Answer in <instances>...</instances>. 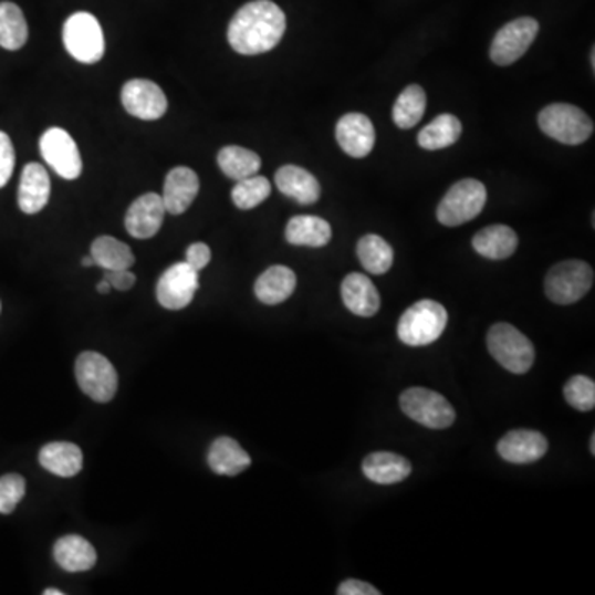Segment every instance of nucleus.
Instances as JSON below:
<instances>
[{
	"label": "nucleus",
	"mask_w": 595,
	"mask_h": 595,
	"mask_svg": "<svg viewBox=\"0 0 595 595\" xmlns=\"http://www.w3.org/2000/svg\"><path fill=\"white\" fill-rule=\"evenodd\" d=\"M546 437L536 430H511L498 443V453L514 464L533 463L546 455Z\"/></svg>",
	"instance_id": "a211bd4d"
},
{
	"label": "nucleus",
	"mask_w": 595,
	"mask_h": 595,
	"mask_svg": "<svg viewBox=\"0 0 595 595\" xmlns=\"http://www.w3.org/2000/svg\"><path fill=\"white\" fill-rule=\"evenodd\" d=\"M473 249L488 260L510 259L518 249V236L507 226H490L473 237Z\"/></svg>",
	"instance_id": "a878e982"
},
{
	"label": "nucleus",
	"mask_w": 595,
	"mask_h": 595,
	"mask_svg": "<svg viewBox=\"0 0 595 595\" xmlns=\"http://www.w3.org/2000/svg\"><path fill=\"white\" fill-rule=\"evenodd\" d=\"M286 242L298 247H320L327 246L333 230L330 222L316 216H296L290 220L285 230Z\"/></svg>",
	"instance_id": "bb28decb"
},
{
	"label": "nucleus",
	"mask_w": 595,
	"mask_h": 595,
	"mask_svg": "<svg viewBox=\"0 0 595 595\" xmlns=\"http://www.w3.org/2000/svg\"><path fill=\"white\" fill-rule=\"evenodd\" d=\"M272 194V184L267 177L250 176L247 179L237 180L232 189V200L239 209L250 210L265 202Z\"/></svg>",
	"instance_id": "72a5a7b5"
},
{
	"label": "nucleus",
	"mask_w": 595,
	"mask_h": 595,
	"mask_svg": "<svg viewBox=\"0 0 595 595\" xmlns=\"http://www.w3.org/2000/svg\"><path fill=\"white\" fill-rule=\"evenodd\" d=\"M53 557L66 573H86L95 567L98 554L85 537L69 534L56 541Z\"/></svg>",
	"instance_id": "412c9836"
},
{
	"label": "nucleus",
	"mask_w": 595,
	"mask_h": 595,
	"mask_svg": "<svg viewBox=\"0 0 595 595\" xmlns=\"http://www.w3.org/2000/svg\"><path fill=\"white\" fill-rule=\"evenodd\" d=\"M217 163H219L220 170L233 180L255 176L262 167L259 154L240 148V146H226V148L220 149L217 154Z\"/></svg>",
	"instance_id": "c756f323"
},
{
	"label": "nucleus",
	"mask_w": 595,
	"mask_h": 595,
	"mask_svg": "<svg viewBox=\"0 0 595 595\" xmlns=\"http://www.w3.org/2000/svg\"><path fill=\"white\" fill-rule=\"evenodd\" d=\"M207 461H209L210 470L213 473L226 474V477H236L252 464L250 455L230 437H220V439L213 440L209 448V455H207Z\"/></svg>",
	"instance_id": "5701e85b"
},
{
	"label": "nucleus",
	"mask_w": 595,
	"mask_h": 595,
	"mask_svg": "<svg viewBox=\"0 0 595 595\" xmlns=\"http://www.w3.org/2000/svg\"><path fill=\"white\" fill-rule=\"evenodd\" d=\"M166 207L163 197L156 192H148L138 197L129 206L125 217V227L129 236L138 240L153 239L164 223Z\"/></svg>",
	"instance_id": "4468645a"
},
{
	"label": "nucleus",
	"mask_w": 595,
	"mask_h": 595,
	"mask_svg": "<svg viewBox=\"0 0 595 595\" xmlns=\"http://www.w3.org/2000/svg\"><path fill=\"white\" fill-rule=\"evenodd\" d=\"M105 279L108 280L112 289L118 290V292H128L135 286L136 276L135 273L129 270H113V272H105Z\"/></svg>",
	"instance_id": "58836bf2"
},
{
	"label": "nucleus",
	"mask_w": 595,
	"mask_h": 595,
	"mask_svg": "<svg viewBox=\"0 0 595 595\" xmlns=\"http://www.w3.org/2000/svg\"><path fill=\"white\" fill-rule=\"evenodd\" d=\"M357 257L361 265L373 275H384L389 272L394 263V250L383 237L364 236L357 243Z\"/></svg>",
	"instance_id": "7c9ffc66"
},
{
	"label": "nucleus",
	"mask_w": 595,
	"mask_h": 595,
	"mask_svg": "<svg viewBox=\"0 0 595 595\" xmlns=\"http://www.w3.org/2000/svg\"><path fill=\"white\" fill-rule=\"evenodd\" d=\"M15 167V149L7 133L0 132V189L7 186Z\"/></svg>",
	"instance_id": "e433bc0d"
},
{
	"label": "nucleus",
	"mask_w": 595,
	"mask_h": 595,
	"mask_svg": "<svg viewBox=\"0 0 595 595\" xmlns=\"http://www.w3.org/2000/svg\"><path fill=\"white\" fill-rule=\"evenodd\" d=\"M461 123L457 116L440 115L419 133V146L427 150L450 148L460 139Z\"/></svg>",
	"instance_id": "2f4dec72"
},
{
	"label": "nucleus",
	"mask_w": 595,
	"mask_h": 595,
	"mask_svg": "<svg viewBox=\"0 0 595 595\" xmlns=\"http://www.w3.org/2000/svg\"><path fill=\"white\" fill-rule=\"evenodd\" d=\"M63 45L70 56L85 65H95L105 56V33L90 12H76L63 25Z\"/></svg>",
	"instance_id": "20e7f679"
},
{
	"label": "nucleus",
	"mask_w": 595,
	"mask_h": 595,
	"mask_svg": "<svg viewBox=\"0 0 595 595\" xmlns=\"http://www.w3.org/2000/svg\"><path fill=\"white\" fill-rule=\"evenodd\" d=\"M427 95L422 86L410 85L400 93L393 109L394 123L399 128L410 129L426 115Z\"/></svg>",
	"instance_id": "473e14b6"
},
{
	"label": "nucleus",
	"mask_w": 595,
	"mask_h": 595,
	"mask_svg": "<svg viewBox=\"0 0 595 595\" xmlns=\"http://www.w3.org/2000/svg\"><path fill=\"white\" fill-rule=\"evenodd\" d=\"M76 383L80 389L98 404H106L118 390V374L103 354L85 351L75 364Z\"/></svg>",
	"instance_id": "1a4fd4ad"
},
{
	"label": "nucleus",
	"mask_w": 595,
	"mask_h": 595,
	"mask_svg": "<svg viewBox=\"0 0 595 595\" xmlns=\"http://www.w3.org/2000/svg\"><path fill=\"white\" fill-rule=\"evenodd\" d=\"M29 40V25L22 9L13 2H0V46L10 52L22 49Z\"/></svg>",
	"instance_id": "c85d7f7f"
},
{
	"label": "nucleus",
	"mask_w": 595,
	"mask_h": 595,
	"mask_svg": "<svg viewBox=\"0 0 595 595\" xmlns=\"http://www.w3.org/2000/svg\"><path fill=\"white\" fill-rule=\"evenodd\" d=\"M123 108L143 122H156L167 112L163 88L150 80H129L122 90Z\"/></svg>",
	"instance_id": "ddd939ff"
},
{
	"label": "nucleus",
	"mask_w": 595,
	"mask_h": 595,
	"mask_svg": "<svg viewBox=\"0 0 595 595\" xmlns=\"http://www.w3.org/2000/svg\"><path fill=\"white\" fill-rule=\"evenodd\" d=\"M540 32V23L533 17H520L498 30L491 43V62L500 66L513 65L530 50Z\"/></svg>",
	"instance_id": "9d476101"
},
{
	"label": "nucleus",
	"mask_w": 595,
	"mask_h": 595,
	"mask_svg": "<svg viewBox=\"0 0 595 595\" xmlns=\"http://www.w3.org/2000/svg\"><path fill=\"white\" fill-rule=\"evenodd\" d=\"M564 397L570 406L581 413H591L595 407V383L586 376H574L564 386Z\"/></svg>",
	"instance_id": "f704fd0d"
},
{
	"label": "nucleus",
	"mask_w": 595,
	"mask_h": 595,
	"mask_svg": "<svg viewBox=\"0 0 595 595\" xmlns=\"http://www.w3.org/2000/svg\"><path fill=\"white\" fill-rule=\"evenodd\" d=\"M92 257L95 260V265L105 272L129 270L135 265V255H133L132 249L115 237H98L92 243Z\"/></svg>",
	"instance_id": "cd10ccee"
},
{
	"label": "nucleus",
	"mask_w": 595,
	"mask_h": 595,
	"mask_svg": "<svg viewBox=\"0 0 595 595\" xmlns=\"http://www.w3.org/2000/svg\"><path fill=\"white\" fill-rule=\"evenodd\" d=\"M45 595H62V591H59V589H46L45 593H43Z\"/></svg>",
	"instance_id": "37998d69"
},
{
	"label": "nucleus",
	"mask_w": 595,
	"mask_h": 595,
	"mask_svg": "<svg viewBox=\"0 0 595 595\" xmlns=\"http://www.w3.org/2000/svg\"><path fill=\"white\" fill-rule=\"evenodd\" d=\"M487 344L493 359L510 373L526 374L533 367L536 357L533 343L513 324H493Z\"/></svg>",
	"instance_id": "7ed1b4c3"
},
{
	"label": "nucleus",
	"mask_w": 595,
	"mask_h": 595,
	"mask_svg": "<svg viewBox=\"0 0 595 595\" xmlns=\"http://www.w3.org/2000/svg\"><path fill=\"white\" fill-rule=\"evenodd\" d=\"M285 30V12L275 2L253 0L230 20L227 39L240 55H262L282 42Z\"/></svg>",
	"instance_id": "f257e3e1"
},
{
	"label": "nucleus",
	"mask_w": 595,
	"mask_h": 595,
	"mask_svg": "<svg viewBox=\"0 0 595 595\" xmlns=\"http://www.w3.org/2000/svg\"><path fill=\"white\" fill-rule=\"evenodd\" d=\"M40 154L56 176L75 180L82 176L83 160L75 139L63 128L46 129L40 138Z\"/></svg>",
	"instance_id": "9b49d317"
},
{
	"label": "nucleus",
	"mask_w": 595,
	"mask_h": 595,
	"mask_svg": "<svg viewBox=\"0 0 595 595\" xmlns=\"http://www.w3.org/2000/svg\"><path fill=\"white\" fill-rule=\"evenodd\" d=\"M541 132L563 145L577 146L593 136L594 123L583 109L567 103L546 106L537 116Z\"/></svg>",
	"instance_id": "39448f33"
},
{
	"label": "nucleus",
	"mask_w": 595,
	"mask_h": 595,
	"mask_svg": "<svg viewBox=\"0 0 595 595\" xmlns=\"http://www.w3.org/2000/svg\"><path fill=\"white\" fill-rule=\"evenodd\" d=\"M96 289H98V293H102V295H108V293L112 292V285H109V282L106 279H103Z\"/></svg>",
	"instance_id": "a19ab883"
},
{
	"label": "nucleus",
	"mask_w": 595,
	"mask_h": 595,
	"mask_svg": "<svg viewBox=\"0 0 595 595\" xmlns=\"http://www.w3.org/2000/svg\"><path fill=\"white\" fill-rule=\"evenodd\" d=\"M341 296H343L344 306L356 316H374L380 307L379 292L363 273H349L343 280Z\"/></svg>",
	"instance_id": "aec40b11"
},
{
	"label": "nucleus",
	"mask_w": 595,
	"mask_h": 595,
	"mask_svg": "<svg viewBox=\"0 0 595 595\" xmlns=\"http://www.w3.org/2000/svg\"><path fill=\"white\" fill-rule=\"evenodd\" d=\"M487 203V187L477 179H463L453 184L437 209L442 226L458 227L477 219Z\"/></svg>",
	"instance_id": "0eeeda50"
},
{
	"label": "nucleus",
	"mask_w": 595,
	"mask_h": 595,
	"mask_svg": "<svg viewBox=\"0 0 595 595\" xmlns=\"http://www.w3.org/2000/svg\"><path fill=\"white\" fill-rule=\"evenodd\" d=\"M591 63H593V69H595V52L593 49V53H591Z\"/></svg>",
	"instance_id": "a18cd8bd"
},
{
	"label": "nucleus",
	"mask_w": 595,
	"mask_h": 595,
	"mask_svg": "<svg viewBox=\"0 0 595 595\" xmlns=\"http://www.w3.org/2000/svg\"><path fill=\"white\" fill-rule=\"evenodd\" d=\"M591 453L595 455V434L591 437Z\"/></svg>",
	"instance_id": "c03bdc74"
},
{
	"label": "nucleus",
	"mask_w": 595,
	"mask_h": 595,
	"mask_svg": "<svg viewBox=\"0 0 595 595\" xmlns=\"http://www.w3.org/2000/svg\"><path fill=\"white\" fill-rule=\"evenodd\" d=\"M50 192L52 182L45 167L39 163L27 164L20 176L19 196H17L20 210L27 216H35L45 209Z\"/></svg>",
	"instance_id": "f3484780"
},
{
	"label": "nucleus",
	"mask_w": 595,
	"mask_h": 595,
	"mask_svg": "<svg viewBox=\"0 0 595 595\" xmlns=\"http://www.w3.org/2000/svg\"><path fill=\"white\" fill-rule=\"evenodd\" d=\"M337 145L351 157L369 156L376 145V129L363 113H347L336 125Z\"/></svg>",
	"instance_id": "2eb2a0df"
},
{
	"label": "nucleus",
	"mask_w": 595,
	"mask_h": 595,
	"mask_svg": "<svg viewBox=\"0 0 595 595\" xmlns=\"http://www.w3.org/2000/svg\"><path fill=\"white\" fill-rule=\"evenodd\" d=\"M200 180L196 170L177 166L169 170L164 180L163 202L170 216H182L199 194Z\"/></svg>",
	"instance_id": "dca6fc26"
},
{
	"label": "nucleus",
	"mask_w": 595,
	"mask_h": 595,
	"mask_svg": "<svg viewBox=\"0 0 595 595\" xmlns=\"http://www.w3.org/2000/svg\"><path fill=\"white\" fill-rule=\"evenodd\" d=\"M296 275L283 265L270 267L255 282V295L262 303L280 304L295 293Z\"/></svg>",
	"instance_id": "b1692460"
},
{
	"label": "nucleus",
	"mask_w": 595,
	"mask_h": 595,
	"mask_svg": "<svg viewBox=\"0 0 595 595\" xmlns=\"http://www.w3.org/2000/svg\"><path fill=\"white\" fill-rule=\"evenodd\" d=\"M337 594L340 595H380L376 587L370 584L363 583V581L347 580L337 587Z\"/></svg>",
	"instance_id": "ea45409f"
},
{
	"label": "nucleus",
	"mask_w": 595,
	"mask_h": 595,
	"mask_svg": "<svg viewBox=\"0 0 595 595\" xmlns=\"http://www.w3.org/2000/svg\"><path fill=\"white\" fill-rule=\"evenodd\" d=\"M212 259V252H210L209 247L206 243L197 242L189 246L186 252V262L192 267L194 270L200 272V270L206 269Z\"/></svg>",
	"instance_id": "4c0bfd02"
},
{
	"label": "nucleus",
	"mask_w": 595,
	"mask_h": 595,
	"mask_svg": "<svg viewBox=\"0 0 595 595\" xmlns=\"http://www.w3.org/2000/svg\"><path fill=\"white\" fill-rule=\"evenodd\" d=\"M400 409L414 422L427 429H448L455 422V410L442 394L424 387H410L400 394Z\"/></svg>",
	"instance_id": "6e6552de"
},
{
	"label": "nucleus",
	"mask_w": 595,
	"mask_h": 595,
	"mask_svg": "<svg viewBox=\"0 0 595 595\" xmlns=\"http://www.w3.org/2000/svg\"><path fill=\"white\" fill-rule=\"evenodd\" d=\"M0 307H2V306H0Z\"/></svg>",
	"instance_id": "49530a36"
},
{
	"label": "nucleus",
	"mask_w": 595,
	"mask_h": 595,
	"mask_svg": "<svg viewBox=\"0 0 595 595\" xmlns=\"http://www.w3.org/2000/svg\"><path fill=\"white\" fill-rule=\"evenodd\" d=\"M199 290V272L187 262L169 267L160 275L156 286V296L160 306L170 311L184 310L192 303Z\"/></svg>",
	"instance_id": "f8f14e48"
},
{
	"label": "nucleus",
	"mask_w": 595,
	"mask_h": 595,
	"mask_svg": "<svg viewBox=\"0 0 595 595\" xmlns=\"http://www.w3.org/2000/svg\"><path fill=\"white\" fill-rule=\"evenodd\" d=\"M25 497V480L17 473L0 477V514H10Z\"/></svg>",
	"instance_id": "c9c22d12"
},
{
	"label": "nucleus",
	"mask_w": 595,
	"mask_h": 595,
	"mask_svg": "<svg viewBox=\"0 0 595 595\" xmlns=\"http://www.w3.org/2000/svg\"><path fill=\"white\" fill-rule=\"evenodd\" d=\"M593 285V267L583 260H567L550 270L544 282V292L553 303L573 304L586 296Z\"/></svg>",
	"instance_id": "423d86ee"
},
{
	"label": "nucleus",
	"mask_w": 595,
	"mask_h": 595,
	"mask_svg": "<svg viewBox=\"0 0 595 595\" xmlns=\"http://www.w3.org/2000/svg\"><path fill=\"white\" fill-rule=\"evenodd\" d=\"M447 323L448 314L442 304L422 300L404 311L397 324V334L407 346H429L442 336Z\"/></svg>",
	"instance_id": "f03ea898"
},
{
	"label": "nucleus",
	"mask_w": 595,
	"mask_h": 595,
	"mask_svg": "<svg viewBox=\"0 0 595 595\" xmlns=\"http://www.w3.org/2000/svg\"><path fill=\"white\" fill-rule=\"evenodd\" d=\"M39 461L50 473L72 478L83 468V453L75 443L52 442L40 450Z\"/></svg>",
	"instance_id": "393cba45"
},
{
	"label": "nucleus",
	"mask_w": 595,
	"mask_h": 595,
	"mask_svg": "<svg viewBox=\"0 0 595 595\" xmlns=\"http://www.w3.org/2000/svg\"><path fill=\"white\" fill-rule=\"evenodd\" d=\"M82 265L88 269V267L95 265V260H93L92 255L85 257V259L82 260Z\"/></svg>",
	"instance_id": "79ce46f5"
},
{
	"label": "nucleus",
	"mask_w": 595,
	"mask_h": 595,
	"mask_svg": "<svg viewBox=\"0 0 595 595\" xmlns=\"http://www.w3.org/2000/svg\"><path fill=\"white\" fill-rule=\"evenodd\" d=\"M275 184L283 196L290 197L301 206H311L320 200L321 186L316 177L295 164L280 167L275 174Z\"/></svg>",
	"instance_id": "6ab92c4d"
},
{
	"label": "nucleus",
	"mask_w": 595,
	"mask_h": 595,
	"mask_svg": "<svg viewBox=\"0 0 595 595\" xmlns=\"http://www.w3.org/2000/svg\"><path fill=\"white\" fill-rule=\"evenodd\" d=\"M363 473L377 484H396L413 473V464L407 458L390 451H374L363 461Z\"/></svg>",
	"instance_id": "4be33fe9"
}]
</instances>
